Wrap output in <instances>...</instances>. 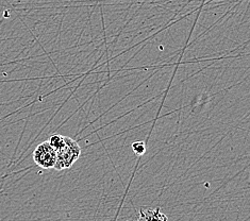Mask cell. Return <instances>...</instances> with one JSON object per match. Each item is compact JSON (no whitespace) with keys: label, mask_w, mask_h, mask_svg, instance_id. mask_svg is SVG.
<instances>
[{"label":"cell","mask_w":250,"mask_h":221,"mask_svg":"<svg viewBox=\"0 0 250 221\" xmlns=\"http://www.w3.org/2000/svg\"><path fill=\"white\" fill-rule=\"evenodd\" d=\"M33 161L39 167L43 169L55 168L57 162V151L47 141L42 142L33 152Z\"/></svg>","instance_id":"cell-2"},{"label":"cell","mask_w":250,"mask_h":221,"mask_svg":"<svg viewBox=\"0 0 250 221\" xmlns=\"http://www.w3.org/2000/svg\"><path fill=\"white\" fill-rule=\"evenodd\" d=\"M48 142L50 144V146L55 149L56 151L60 150V149L64 146L65 144V136L63 135H52Z\"/></svg>","instance_id":"cell-4"},{"label":"cell","mask_w":250,"mask_h":221,"mask_svg":"<svg viewBox=\"0 0 250 221\" xmlns=\"http://www.w3.org/2000/svg\"><path fill=\"white\" fill-rule=\"evenodd\" d=\"M132 150L136 155H144L146 151V146L144 141H135L132 144Z\"/></svg>","instance_id":"cell-5"},{"label":"cell","mask_w":250,"mask_h":221,"mask_svg":"<svg viewBox=\"0 0 250 221\" xmlns=\"http://www.w3.org/2000/svg\"><path fill=\"white\" fill-rule=\"evenodd\" d=\"M139 221H168V218L160 207L142 208L139 213Z\"/></svg>","instance_id":"cell-3"},{"label":"cell","mask_w":250,"mask_h":221,"mask_svg":"<svg viewBox=\"0 0 250 221\" xmlns=\"http://www.w3.org/2000/svg\"><path fill=\"white\" fill-rule=\"evenodd\" d=\"M81 155V148L78 142L70 137L65 136V144L57 151V162L55 169L62 171L70 168Z\"/></svg>","instance_id":"cell-1"},{"label":"cell","mask_w":250,"mask_h":221,"mask_svg":"<svg viewBox=\"0 0 250 221\" xmlns=\"http://www.w3.org/2000/svg\"><path fill=\"white\" fill-rule=\"evenodd\" d=\"M129 221H131V220H129Z\"/></svg>","instance_id":"cell-6"}]
</instances>
